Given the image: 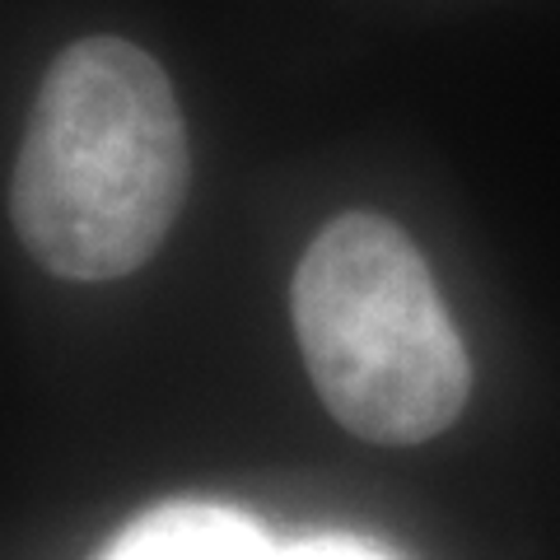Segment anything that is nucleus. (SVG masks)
<instances>
[{"label": "nucleus", "mask_w": 560, "mask_h": 560, "mask_svg": "<svg viewBox=\"0 0 560 560\" xmlns=\"http://www.w3.org/2000/svg\"><path fill=\"white\" fill-rule=\"evenodd\" d=\"M276 560H397V556H388L364 537L327 533V537H308V541H294V547H280Z\"/></svg>", "instance_id": "20e7f679"}, {"label": "nucleus", "mask_w": 560, "mask_h": 560, "mask_svg": "<svg viewBox=\"0 0 560 560\" xmlns=\"http://www.w3.org/2000/svg\"><path fill=\"white\" fill-rule=\"evenodd\" d=\"M294 337L323 407L370 444H425L463 416L467 346L420 248L350 210L318 230L290 285Z\"/></svg>", "instance_id": "f03ea898"}, {"label": "nucleus", "mask_w": 560, "mask_h": 560, "mask_svg": "<svg viewBox=\"0 0 560 560\" xmlns=\"http://www.w3.org/2000/svg\"><path fill=\"white\" fill-rule=\"evenodd\" d=\"M191 178L164 66L127 38H80L33 98L10 210L24 248L66 280H117L160 253Z\"/></svg>", "instance_id": "f257e3e1"}, {"label": "nucleus", "mask_w": 560, "mask_h": 560, "mask_svg": "<svg viewBox=\"0 0 560 560\" xmlns=\"http://www.w3.org/2000/svg\"><path fill=\"white\" fill-rule=\"evenodd\" d=\"M276 551L253 514L210 500H168L131 518L98 560H276Z\"/></svg>", "instance_id": "7ed1b4c3"}]
</instances>
